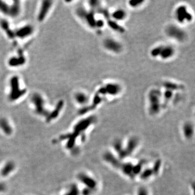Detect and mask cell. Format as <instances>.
Wrapping results in <instances>:
<instances>
[{
	"instance_id": "obj_1",
	"label": "cell",
	"mask_w": 195,
	"mask_h": 195,
	"mask_svg": "<svg viewBox=\"0 0 195 195\" xmlns=\"http://www.w3.org/2000/svg\"><path fill=\"white\" fill-rule=\"evenodd\" d=\"M139 145V139L136 137H132L125 143L118 140L113 143L114 151L117 153V157L123 160L131 156L137 149Z\"/></svg>"
},
{
	"instance_id": "obj_12",
	"label": "cell",
	"mask_w": 195,
	"mask_h": 195,
	"mask_svg": "<svg viewBox=\"0 0 195 195\" xmlns=\"http://www.w3.org/2000/svg\"><path fill=\"white\" fill-rule=\"evenodd\" d=\"M128 5L131 8H138L142 6L144 3L143 1H128Z\"/></svg>"
},
{
	"instance_id": "obj_10",
	"label": "cell",
	"mask_w": 195,
	"mask_h": 195,
	"mask_svg": "<svg viewBox=\"0 0 195 195\" xmlns=\"http://www.w3.org/2000/svg\"><path fill=\"white\" fill-rule=\"evenodd\" d=\"M164 87L165 89L170 90L171 91H178V90H183L184 89V87L182 85L177 84L175 83L172 82H167L164 84Z\"/></svg>"
},
{
	"instance_id": "obj_7",
	"label": "cell",
	"mask_w": 195,
	"mask_h": 195,
	"mask_svg": "<svg viewBox=\"0 0 195 195\" xmlns=\"http://www.w3.org/2000/svg\"><path fill=\"white\" fill-rule=\"evenodd\" d=\"M103 47L107 51L113 54H119L123 50V46L118 40L107 38L103 42Z\"/></svg>"
},
{
	"instance_id": "obj_8",
	"label": "cell",
	"mask_w": 195,
	"mask_h": 195,
	"mask_svg": "<svg viewBox=\"0 0 195 195\" xmlns=\"http://www.w3.org/2000/svg\"><path fill=\"white\" fill-rule=\"evenodd\" d=\"M110 16L113 21L119 23L126 19L127 14L125 11L123 9L118 8L113 11L111 14H110Z\"/></svg>"
},
{
	"instance_id": "obj_13",
	"label": "cell",
	"mask_w": 195,
	"mask_h": 195,
	"mask_svg": "<svg viewBox=\"0 0 195 195\" xmlns=\"http://www.w3.org/2000/svg\"><path fill=\"white\" fill-rule=\"evenodd\" d=\"M136 195H150V192L146 187L141 186L137 190Z\"/></svg>"
},
{
	"instance_id": "obj_9",
	"label": "cell",
	"mask_w": 195,
	"mask_h": 195,
	"mask_svg": "<svg viewBox=\"0 0 195 195\" xmlns=\"http://www.w3.org/2000/svg\"><path fill=\"white\" fill-rule=\"evenodd\" d=\"M182 132L186 139H191L194 135V125L189 122L184 123L182 128Z\"/></svg>"
},
{
	"instance_id": "obj_15",
	"label": "cell",
	"mask_w": 195,
	"mask_h": 195,
	"mask_svg": "<svg viewBox=\"0 0 195 195\" xmlns=\"http://www.w3.org/2000/svg\"><path fill=\"white\" fill-rule=\"evenodd\" d=\"M4 189H5V188H4V186H3V185L0 184V191H1V190H3Z\"/></svg>"
},
{
	"instance_id": "obj_14",
	"label": "cell",
	"mask_w": 195,
	"mask_h": 195,
	"mask_svg": "<svg viewBox=\"0 0 195 195\" xmlns=\"http://www.w3.org/2000/svg\"><path fill=\"white\" fill-rule=\"evenodd\" d=\"M13 167V165L12 164L9 163L8 164H7V166L6 167H4V169H3V170L2 171V174L4 176L7 175V173H8V172L9 173L11 171Z\"/></svg>"
},
{
	"instance_id": "obj_3",
	"label": "cell",
	"mask_w": 195,
	"mask_h": 195,
	"mask_svg": "<svg viewBox=\"0 0 195 195\" xmlns=\"http://www.w3.org/2000/svg\"><path fill=\"white\" fill-rule=\"evenodd\" d=\"M152 58L167 61L176 54L175 48L171 45H159L153 47L150 52Z\"/></svg>"
},
{
	"instance_id": "obj_11",
	"label": "cell",
	"mask_w": 195,
	"mask_h": 195,
	"mask_svg": "<svg viewBox=\"0 0 195 195\" xmlns=\"http://www.w3.org/2000/svg\"><path fill=\"white\" fill-rule=\"evenodd\" d=\"M89 98L86 94L83 92H79L75 95V100L80 105H85L87 103Z\"/></svg>"
},
{
	"instance_id": "obj_2",
	"label": "cell",
	"mask_w": 195,
	"mask_h": 195,
	"mask_svg": "<svg viewBox=\"0 0 195 195\" xmlns=\"http://www.w3.org/2000/svg\"><path fill=\"white\" fill-rule=\"evenodd\" d=\"M148 111L151 116L159 114L164 107L162 91L158 89H151L148 94Z\"/></svg>"
},
{
	"instance_id": "obj_5",
	"label": "cell",
	"mask_w": 195,
	"mask_h": 195,
	"mask_svg": "<svg viewBox=\"0 0 195 195\" xmlns=\"http://www.w3.org/2000/svg\"><path fill=\"white\" fill-rule=\"evenodd\" d=\"M165 34L169 38L182 42L186 40V33L182 28L177 25L170 24L165 28Z\"/></svg>"
},
{
	"instance_id": "obj_4",
	"label": "cell",
	"mask_w": 195,
	"mask_h": 195,
	"mask_svg": "<svg viewBox=\"0 0 195 195\" xmlns=\"http://www.w3.org/2000/svg\"><path fill=\"white\" fill-rule=\"evenodd\" d=\"M175 17L177 22L180 24L191 22L194 17L187 6L181 5L177 6L175 11Z\"/></svg>"
},
{
	"instance_id": "obj_6",
	"label": "cell",
	"mask_w": 195,
	"mask_h": 195,
	"mask_svg": "<svg viewBox=\"0 0 195 195\" xmlns=\"http://www.w3.org/2000/svg\"><path fill=\"white\" fill-rule=\"evenodd\" d=\"M79 179L81 183L86 186V189L89 190L92 194L95 191L96 192L98 189V181L93 177H92L85 173H82L81 174L79 175Z\"/></svg>"
}]
</instances>
